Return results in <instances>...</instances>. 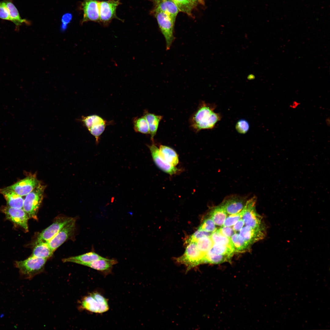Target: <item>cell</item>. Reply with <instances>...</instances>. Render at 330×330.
I'll list each match as a JSON object with an SVG mask.
<instances>
[{
	"label": "cell",
	"mask_w": 330,
	"mask_h": 330,
	"mask_svg": "<svg viewBox=\"0 0 330 330\" xmlns=\"http://www.w3.org/2000/svg\"><path fill=\"white\" fill-rule=\"evenodd\" d=\"M216 107L215 104L202 101L189 120L191 127L196 132L202 130L212 129L221 119L219 113L214 112Z\"/></svg>",
	"instance_id": "6da1fadb"
},
{
	"label": "cell",
	"mask_w": 330,
	"mask_h": 330,
	"mask_svg": "<svg viewBox=\"0 0 330 330\" xmlns=\"http://www.w3.org/2000/svg\"><path fill=\"white\" fill-rule=\"evenodd\" d=\"M47 260L31 256L25 260L16 261L15 265L21 276L30 279L43 271Z\"/></svg>",
	"instance_id": "7a4b0ae2"
},
{
	"label": "cell",
	"mask_w": 330,
	"mask_h": 330,
	"mask_svg": "<svg viewBox=\"0 0 330 330\" xmlns=\"http://www.w3.org/2000/svg\"><path fill=\"white\" fill-rule=\"evenodd\" d=\"M45 186L39 183L27 194L24 200L23 209L29 218L37 220V214L43 199Z\"/></svg>",
	"instance_id": "3957f363"
},
{
	"label": "cell",
	"mask_w": 330,
	"mask_h": 330,
	"mask_svg": "<svg viewBox=\"0 0 330 330\" xmlns=\"http://www.w3.org/2000/svg\"><path fill=\"white\" fill-rule=\"evenodd\" d=\"M188 244L185 251L181 256L176 258V261L187 267V271L203 263L205 255L198 248L196 243L190 242Z\"/></svg>",
	"instance_id": "277c9868"
},
{
	"label": "cell",
	"mask_w": 330,
	"mask_h": 330,
	"mask_svg": "<svg viewBox=\"0 0 330 330\" xmlns=\"http://www.w3.org/2000/svg\"><path fill=\"white\" fill-rule=\"evenodd\" d=\"M256 198L253 197L247 201L242 210V217L244 224L249 227L257 228L265 226L262 222V217L256 212L255 209Z\"/></svg>",
	"instance_id": "5b68a950"
},
{
	"label": "cell",
	"mask_w": 330,
	"mask_h": 330,
	"mask_svg": "<svg viewBox=\"0 0 330 330\" xmlns=\"http://www.w3.org/2000/svg\"><path fill=\"white\" fill-rule=\"evenodd\" d=\"M81 306L86 310L97 313H105L109 309L107 299L97 292L85 297L82 302Z\"/></svg>",
	"instance_id": "8992f818"
},
{
	"label": "cell",
	"mask_w": 330,
	"mask_h": 330,
	"mask_svg": "<svg viewBox=\"0 0 330 330\" xmlns=\"http://www.w3.org/2000/svg\"><path fill=\"white\" fill-rule=\"evenodd\" d=\"M155 16L166 41L167 50H169L174 40V22L169 16L161 12H155Z\"/></svg>",
	"instance_id": "52a82bcc"
},
{
	"label": "cell",
	"mask_w": 330,
	"mask_h": 330,
	"mask_svg": "<svg viewBox=\"0 0 330 330\" xmlns=\"http://www.w3.org/2000/svg\"><path fill=\"white\" fill-rule=\"evenodd\" d=\"M120 3V0L99 1L100 23L104 26H107L114 19L122 20L116 14L117 7Z\"/></svg>",
	"instance_id": "ba28073f"
},
{
	"label": "cell",
	"mask_w": 330,
	"mask_h": 330,
	"mask_svg": "<svg viewBox=\"0 0 330 330\" xmlns=\"http://www.w3.org/2000/svg\"><path fill=\"white\" fill-rule=\"evenodd\" d=\"M1 210L7 219L28 231V220L29 218L23 209L13 208L7 205L2 206Z\"/></svg>",
	"instance_id": "9c48e42d"
},
{
	"label": "cell",
	"mask_w": 330,
	"mask_h": 330,
	"mask_svg": "<svg viewBox=\"0 0 330 330\" xmlns=\"http://www.w3.org/2000/svg\"><path fill=\"white\" fill-rule=\"evenodd\" d=\"M72 218L64 217H59L39 234L36 242L48 243Z\"/></svg>",
	"instance_id": "30bf717a"
},
{
	"label": "cell",
	"mask_w": 330,
	"mask_h": 330,
	"mask_svg": "<svg viewBox=\"0 0 330 330\" xmlns=\"http://www.w3.org/2000/svg\"><path fill=\"white\" fill-rule=\"evenodd\" d=\"M99 1L96 0H83L80 9L83 12L81 24L89 21L100 23Z\"/></svg>",
	"instance_id": "8fae6325"
},
{
	"label": "cell",
	"mask_w": 330,
	"mask_h": 330,
	"mask_svg": "<svg viewBox=\"0 0 330 330\" xmlns=\"http://www.w3.org/2000/svg\"><path fill=\"white\" fill-rule=\"evenodd\" d=\"M40 183L34 175H29L11 185L6 187L21 196H26Z\"/></svg>",
	"instance_id": "7c38bea8"
},
{
	"label": "cell",
	"mask_w": 330,
	"mask_h": 330,
	"mask_svg": "<svg viewBox=\"0 0 330 330\" xmlns=\"http://www.w3.org/2000/svg\"><path fill=\"white\" fill-rule=\"evenodd\" d=\"M75 220L73 218L47 243L48 246L53 251L72 234L75 229Z\"/></svg>",
	"instance_id": "4fadbf2b"
},
{
	"label": "cell",
	"mask_w": 330,
	"mask_h": 330,
	"mask_svg": "<svg viewBox=\"0 0 330 330\" xmlns=\"http://www.w3.org/2000/svg\"><path fill=\"white\" fill-rule=\"evenodd\" d=\"M155 164L157 167L164 172L170 175L175 174L179 171V169L173 166L166 162L160 156L159 148L154 142L151 145H148Z\"/></svg>",
	"instance_id": "5bb4252c"
},
{
	"label": "cell",
	"mask_w": 330,
	"mask_h": 330,
	"mask_svg": "<svg viewBox=\"0 0 330 330\" xmlns=\"http://www.w3.org/2000/svg\"><path fill=\"white\" fill-rule=\"evenodd\" d=\"M247 200L238 196H232L225 199L220 205L227 214H232L240 212L244 207Z\"/></svg>",
	"instance_id": "9a60e30c"
},
{
	"label": "cell",
	"mask_w": 330,
	"mask_h": 330,
	"mask_svg": "<svg viewBox=\"0 0 330 330\" xmlns=\"http://www.w3.org/2000/svg\"><path fill=\"white\" fill-rule=\"evenodd\" d=\"M240 235L251 244L264 239L266 235L265 226L253 228L245 226L240 230Z\"/></svg>",
	"instance_id": "2e32d148"
},
{
	"label": "cell",
	"mask_w": 330,
	"mask_h": 330,
	"mask_svg": "<svg viewBox=\"0 0 330 330\" xmlns=\"http://www.w3.org/2000/svg\"><path fill=\"white\" fill-rule=\"evenodd\" d=\"M0 193L3 196L9 206L17 209L23 208L24 200L22 196L6 188L0 189Z\"/></svg>",
	"instance_id": "e0dca14e"
},
{
	"label": "cell",
	"mask_w": 330,
	"mask_h": 330,
	"mask_svg": "<svg viewBox=\"0 0 330 330\" xmlns=\"http://www.w3.org/2000/svg\"><path fill=\"white\" fill-rule=\"evenodd\" d=\"M156 4L155 12L163 13L169 16L175 22L179 10L172 0H162Z\"/></svg>",
	"instance_id": "ac0fdd59"
},
{
	"label": "cell",
	"mask_w": 330,
	"mask_h": 330,
	"mask_svg": "<svg viewBox=\"0 0 330 330\" xmlns=\"http://www.w3.org/2000/svg\"><path fill=\"white\" fill-rule=\"evenodd\" d=\"M117 263L115 259H109L104 258L88 263H81L79 264L90 267L94 270L101 272L110 271L113 266Z\"/></svg>",
	"instance_id": "d6986e66"
},
{
	"label": "cell",
	"mask_w": 330,
	"mask_h": 330,
	"mask_svg": "<svg viewBox=\"0 0 330 330\" xmlns=\"http://www.w3.org/2000/svg\"><path fill=\"white\" fill-rule=\"evenodd\" d=\"M159 154L160 156L167 163L175 167L179 163L178 156L173 148L170 147L161 145L159 148Z\"/></svg>",
	"instance_id": "ffe728a7"
},
{
	"label": "cell",
	"mask_w": 330,
	"mask_h": 330,
	"mask_svg": "<svg viewBox=\"0 0 330 330\" xmlns=\"http://www.w3.org/2000/svg\"><path fill=\"white\" fill-rule=\"evenodd\" d=\"M143 116L146 119L148 124L151 139L152 142H154V138L156 134L160 122L163 119V116L148 112L147 111L144 113Z\"/></svg>",
	"instance_id": "44dd1931"
},
{
	"label": "cell",
	"mask_w": 330,
	"mask_h": 330,
	"mask_svg": "<svg viewBox=\"0 0 330 330\" xmlns=\"http://www.w3.org/2000/svg\"><path fill=\"white\" fill-rule=\"evenodd\" d=\"M2 1L8 9L11 21L16 26L18 27L23 23L29 24L28 20L21 18L18 10L13 3L12 0H4Z\"/></svg>",
	"instance_id": "7402d4cb"
},
{
	"label": "cell",
	"mask_w": 330,
	"mask_h": 330,
	"mask_svg": "<svg viewBox=\"0 0 330 330\" xmlns=\"http://www.w3.org/2000/svg\"><path fill=\"white\" fill-rule=\"evenodd\" d=\"M105 258L94 251L90 252L82 255L71 257L63 259L64 262H70L79 264L81 263H88Z\"/></svg>",
	"instance_id": "603a6c76"
},
{
	"label": "cell",
	"mask_w": 330,
	"mask_h": 330,
	"mask_svg": "<svg viewBox=\"0 0 330 330\" xmlns=\"http://www.w3.org/2000/svg\"><path fill=\"white\" fill-rule=\"evenodd\" d=\"M33 249L32 256L47 259L53 255V251L48 246L47 243L36 242Z\"/></svg>",
	"instance_id": "cb8c5ba5"
},
{
	"label": "cell",
	"mask_w": 330,
	"mask_h": 330,
	"mask_svg": "<svg viewBox=\"0 0 330 330\" xmlns=\"http://www.w3.org/2000/svg\"><path fill=\"white\" fill-rule=\"evenodd\" d=\"M210 217L216 225L222 226L227 217V214L220 204L212 208L210 211Z\"/></svg>",
	"instance_id": "d4e9b609"
},
{
	"label": "cell",
	"mask_w": 330,
	"mask_h": 330,
	"mask_svg": "<svg viewBox=\"0 0 330 330\" xmlns=\"http://www.w3.org/2000/svg\"><path fill=\"white\" fill-rule=\"evenodd\" d=\"M230 238L235 252H244L249 249L251 244L245 240L240 234L234 233Z\"/></svg>",
	"instance_id": "484cf974"
},
{
	"label": "cell",
	"mask_w": 330,
	"mask_h": 330,
	"mask_svg": "<svg viewBox=\"0 0 330 330\" xmlns=\"http://www.w3.org/2000/svg\"><path fill=\"white\" fill-rule=\"evenodd\" d=\"M232 257L211 253L207 252L203 258V263L220 264L229 261Z\"/></svg>",
	"instance_id": "4316f807"
},
{
	"label": "cell",
	"mask_w": 330,
	"mask_h": 330,
	"mask_svg": "<svg viewBox=\"0 0 330 330\" xmlns=\"http://www.w3.org/2000/svg\"><path fill=\"white\" fill-rule=\"evenodd\" d=\"M207 252L232 257L235 251L234 248L229 246L214 243L211 248Z\"/></svg>",
	"instance_id": "83f0119b"
},
{
	"label": "cell",
	"mask_w": 330,
	"mask_h": 330,
	"mask_svg": "<svg viewBox=\"0 0 330 330\" xmlns=\"http://www.w3.org/2000/svg\"><path fill=\"white\" fill-rule=\"evenodd\" d=\"M210 237L214 243L228 246L234 249L230 238L222 234L217 229L211 233Z\"/></svg>",
	"instance_id": "f1b7e54d"
},
{
	"label": "cell",
	"mask_w": 330,
	"mask_h": 330,
	"mask_svg": "<svg viewBox=\"0 0 330 330\" xmlns=\"http://www.w3.org/2000/svg\"><path fill=\"white\" fill-rule=\"evenodd\" d=\"M133 123L134 129L136 132L145 134H149L147 122L143 116L135 119Z\"/></svg>",
	"instance_id": "f546056e"
},
{
	"label": "cell",
	"mask_w": 330,
	"mask_h": 330,
	"mask_svg": "<svg viewBox=\"0 0 330 330\" xmlns=\"http://www.w3.org/2000/svg\"><path fill=\"white\" fill-rule=\"evenodd\" d=\"M195 242L198 249L204 255L211 249L214 244L210 236L201 238Z\"/></svg>",
	"instance_id": "4dcf8cb0"
},
{
	"label": "cell",
	"mask_w": 330,
	"mask_h": 330,
	"mask_svg": "<svg viewBox=\"0 0 330 330\" xmlns=\"http://www.w3.org/2000/svg\"><path fill=\"white\" fill-rule=\"evenodd\" d=\"M177 6L179 11L191 15L195 6L190 0H172Z\"/></svg>",
	"instance_id": "1f68e13d"
},
{
	"label": "cell",
	"mask_w": 330,
	"mask_h": 330,
	"mask_svg": "<svg viewBox=\"0 0 330 330\" xmlns=\"http://www.w3.org/2000/svg\"><path fill=\"white\" fill-rule=\"evenodd\" d=\"M82 121L88 129L93 125L97 123H106V120L97 115H92L82 116Z\"/></svg>",
	"instance_id": "d6a6232c"
},
{
	"label": "cell",
	"mask_w": 330,
	"mask_h": 330,
	"mask_svg": "<svg viewBox=\"0 0 330 330\" xmlns=\"http://www.w3.org/2000/svg\"><path fill=\"white\" fill-rule=\"evenodd\" d=\"M107 123L94 124L88 129L91 134L95 138L96 142L97 143L98 142L100 136L105 130Z\"/></svg>",
	"instance_id": "836d02e7"
},
{
	"label": "cell",
	"mask_w": 330,
	"mask_h": 330,
	"mask_svg": "<svg viewBox=\"0 0 330 330\" xmlns=\"http://www.w3.org/2000/svg\"><path fill=\"white\" fill-rule=\"evenodd\" d=\"M198 229L211 233L217 229L215 224L210 217L204 220Z\"/></svg>",
	"instance_id": "e575fe53"
},
{
	"label": "cell",
	"mask_w": 330,
	"mask_h": 330,
	"mask_svg": "<svg viewBox=\"0 0 330 330\" xmlns=\"http://www.w3.org/2000/svg\"><path fill=\"white\" fill-rule=\"evenodd\" d=\"M242 215L243 212L242 210L238 213L230 215L226 217L222 226H233L242 218Z\"/></svg>",
	"instance_id": "d590c367"
},
{
	"label": "cell",
	"mask_w": 330,
	"mask_h": 330,
	"mask_svg": "<svg viewBox=\"0 0 330 330\" xmlns=\"http://www.w3.org/2000/svg\"><path fill=\"white\" fill-rule=\"evenodd\" d=\"M211 233L198 229L190 236L187 240L186 243L190 242H196L198 239L204 237H210Z\"/></svg>",
	"instance_id": "8d00e7d4"
},
{
	"label": "cell",
	"mask_w": 330,
	"mask_h": 330,
	"mask_svg": "<svg viewBox=\"0 0 330 330\" xmlns=\"http://www.w3.org/2000/svg\"><path fill=\"white\" fill-rule=\"evenodd\" d=\"M249 123L246 120L241 119L237 122L235 128L238 133L241 134H245L249 130Z\"/></svg>",
	"instance_id": "74e56055"
},
{
	"label": "cell",
	"mask_w": 330,
	"mask_h": 330,
	"mask_svg": "<svg viewBox=\"0 0 330 330\" xmlns=\"http://www.w3.org/2000/svg\"><path fill=\"white\" fill-rule=\"evenodd\" d=\"M0 18L11 21L8 9L2 1L0 2Z\"/></svg>",
	"instance_id": "f35d334b"
},
{
	"label": "cell",
	"mask_w": 330,
	"mask_h": 330,
	"mask_svg": "<svg viewBox=\"0 0 330 330\" xmlns=\"http://www.w3.org/2000/svg\"><path fill=\"white\" fill-rule=\"evenodd\" d=\"M217 230L222 234L229 238L234 233V231L231 226H222Z\"/></svg>",
	"instance_id": "ab89813d"
},
{
	"label": "cell",
	"mask_w": 330,
	"mask_h": 330,
	"mask_svg": "<svg viewBox=\"0 0 330 330\" xmlns=\"http://www.w3.org/2000/svg\"><path fill=\"white\" fill-rule=\"evenodd\" d=\"M72 16L71 14H66L63 15L62 20V22L61 26V29L64 30L66 28L68 24L70 22L71 20Z\"/></svg>",
	"instance_id": "60d3db41"
},
{
	"label": "cell",
	"mask_w": 330,
	"mask_h": 330,
	"mask_svg": "<svg viewBox=\"0 0 330 330\" xmlns=\"http://www.w3.org/2000/svg\"><path fill=\"white\" fill-rule=\"evenodd\" d=\"M244 224V222L241 218L233 225L232 228L234 232L239 231Z\"/></svg>",
	"instance_id": "b9f144b4"
},
{
	"label": "cell",
	"mask_w": 330,
	"mask_h": 330,
	"mask_svg": "<svg viewBox=\"0 0 330 330\" xmlns=\"http://www.w3.org/2000/svg\"><path fill=\"white\" fill-rule=\"evenodd\" d=\"M195 6L199 4H203L204 0H190Z\"/></svg>",
	"instance_id": "7bdbcfd3"
},
{
	"label": "cell",
	"mask_w": 330,
	"mask_h": 330,
	"mask_svg": "<svg viewBox=\"0 0 330 330\" xmlns=\"http://www.w3.org/2000/svg\"><path fill=\"white\" fill-rule=\"evenodd\" d=\"M300 104V103L298 102L295 101H294L293 102L292 104L290 105V107L291 108L295 109Z\"/></svg>",
	"instance_id": "ee69618b"
},
{
	"label": "cell",
	"mask_w": 330,
	"mask_h": 330,
	"mask_svg": "<svg viewBox=\"0 0 330 330\" xmlns=\"http://www.w3.org/2000/svg\"><path fill=\"white\" fill-rule=\"evenodd\" d=\"M326 123L328 126H330V118L329 117L325 119Z\"/></svg>",
	"instance_id": "f6af8a7d"
},
{
	"label": "cell",
	"mask_w": 330,
	"mask_h": 330,
	"mask_svg": "<svg viewBox=\"0 0 330 330\" xmlns=\"http://www.w3.org/2000/svg\"><path fill=\"white\" fill-rule=\"evenodd\" d=\"M152 0L154 1L156 3H158V2H159L160 1H161L162 0Z\"/></svg>",
	"instance_id": "bcb514c9"
}]
</instances>
